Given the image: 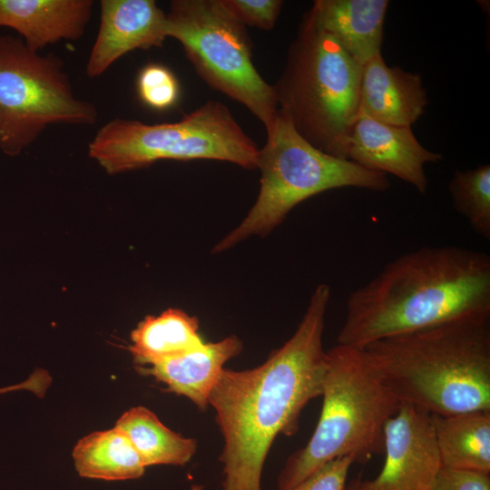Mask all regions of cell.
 Instances as JSON below:
<instances>
[{
	"label": "cell",
	"mask_w": 490,
	"mask_h": 490,
	"mask_svg": "<svg viewBox=\"0 0 490 490\" xmlns=\"http://www.w3.org/2000/svg\"><path fill=\"white\" fill-rule=\"evenodd\" d=\"M329 298V287L318 285L294 334L261 365L220 371L209 405L224 440L222 490H262V469L272 443L279 435H294L303 408L321 396Z\"/></svg>",
	"instance_id": "6da1fadb"
},
{
	"label": "cell",
	"mask_w": 490,
	"mask_h": 490,
	"mask_svg": "<svg viewBox=\"0 0 490 490\" xmlns=\"http://www.w3.org/2000/svg\"><path fill=\"white\" fill-rule=\"evenodd\" d=\"M338 344L379 339L490 314V256L458 246L423 247L387 263L349 293Z\"/></svg>",
	"instance_id": "7a4b0ae2"
},
{
	"label": "cell",
	"mask_w": 490,
	"mask_h": 490,
	"mask_svg": "<svg viewBox=\"0 0 490 490\" xmlns=\"http://www.w3.org/2000/svg\"><path fill=\"white\" fill-rule=\"evenodd\" d=\"M364 349L401 404L438 415L490 410V314L379 339Z\"/></svg>",
	"instance_id": "3957f363"
},
{
	"label": "cell",
	"mask_w": 490,
	"mask_h": 490,
	"mask_svg": "<svg viewBox=\"0 0 490 490\" xmlns=\"http://www.w3.org/2000/svg\"><path fill=\"white\" fill-rule=\"evenodd\" d=\"M322 408L305 446L287 459L277 480L289 490L327 463L351 456L365 463L384 452V427L401 403L364 348L345 345L327 351Z\"/></svg>",
	"instance_id": "277c9868"
},
{
	"label": "cell",
	"mask_w": 490,
	"mask_h": 490,
	"mask_svg": "<svg viewBox=\"0 0 490 490\" xmlns=\"http://www.w3.org/2000/svg\"><path fill=\"white\" fill-rule=\"evenodd\" d=\"M361 73L362 65L304 15L273 85L279 110L312 146L348 160Z\"/></svg>",
	"instance_id": "5b68a950"
},
{
	"label": "cell",
	"mask_w": 490,
	"mask_h": 490,
	"mask_svg": "<svg viewBox=\"0 0 490 490\" xmlns=\"http://www.w3.org/2000/svg\"><path fill=\"white\" fill-rule=\"evenodd\" d=\"M259 151L261 172L257 200L241 223L213 249L224 251L250 235H266L299 203L323 191L353 187L384 191L387 175L327 154L304 140L278 111Z\"/></svg>",
	"instance_id": "8992f818"
},
{
	"label": "cell",
	"mask_w": 490,
	"mask_h": 490,
	"mask_svg": "<svg viewBox=\"0 0 490 490\" xmlns=\"http://www.w3.org/2000/svg\"><path fill=\"white\" fill-rule=\"evenodd\" d=\"M88 151L106 172L116 174L160 160H217L255 169L260 150L228 107L208 101L174 122L112 119L98 130Z\"/></svg>",
	"instance_id": "52a82bcc"
},
{
	"label": "cell",
	"mask_w": 490,
	"mask_h": 490,
	"mask_svg": "<svg viewBox=\"0 0 490 490\" xmlns=\"http://www.w3.org/2000/svg\"><path fill=\"white\" fill-rule=\"evenodd\" d=\"M167 37L176 39L199 76L239 102L268 131L279 111L273 85L252 62L246 28L221 0H173L166 14Z\"/></svg>",
	"instance_id": "ba28073f"
},
{
	"label": "cell",
	"mask_w": 490,
	"mask_h": 490,
	"mask_svg": "<svg viewBox=\"0 0 490 490\" xmlns=\"http://www.w3.org/2000/svg\"><path fill=\"white\" fill-rule=\"evenodd\" d=\"M97 107L77 98L64 61L0 35V151L20 154L51 124L92 125Z\"/></svg>",
	"instance_id": "9c48e42d"
},
{
	"label": "cell",
	"mask_w": 490,
	"mask_h": 490,
	"mask_svg": "<svg viewBox=\"0 0 490 490\" xmlns=\"http://www.w3.org/2000/svg\"><path fill=\"white\" fill-rule=\"evenodd\" d=\"M383 453L380 473L358 478V490H432L442 465L429 413L401 404L385 425Z\"/></svg>",
	"instance_id": "30bf717a"
},
{
	"label": "cell",
	"mask_w": 490,
	"mask_h": 490,
	"mask_svg": "<svg viewBox=\"0 0 490 490\" xmlns=\"http://www.w3.org/2000/svg\"><path fill=\"white\" fill-rule=\"evenodd\" d=\"M425 148L411 127L395 126L359 115L348 141V160L369 171L392 174L421 194L427 191L425 165L442 160Z\"/></svg>",
	"instance_id": "8fae6325"
},
{
	"label": "cell",
	"mask_w": 490,
	"mask_h": 490,
	"mask_svg": "<svg viewBox=\"0 0 490 490\" xmlns=\"http://www.w3.org/2000/svg\"><path fill=\"white\" fill-rule=\"evenodd\" d=\"M101 22L86 64V74L101 76L127 53L162 47L166 14L153 0H101Z\"/></svg>",
	"instance_id": "7c38bea8"
},
{
	"label": "cell",
	"mask_w": 490,
	"mask_h": 490,
	"mask_svg": "<svg viewBox=\"0 0 490 490\" xmlns=\"http://www.w3.org/2000/svg\"><path fill=\"white\" fill-rule=\"evenodd\" d=\"M428 104L422 77L388 66L379 54L362 65L359 115L395 126L411 127Z\"/></svg>",
	"instance_id": "4fadbf2b"
},
{
	"label": "cell",
	"mask_w": 490,
	"mask_h": 490,
	"mask_svg": "<svg viewBox=\"0 0 490 490\" xmlns=\"http://www.w3.org/2000/svg\"><path fill=\"white\" fill-rule=\"evenodd\" d=\"M93 0H0V26L15 30L39 53L63 40L77 41L92 19Z\"/></svg>",
	"instance_id": "5bb4252c"
},
{
	"label": "cell",
	"mask_w": 490,
	"mask_h": 490,
	"mask_svg": "<svg viewBox=\"0 0 490 490\" xmlns=\"http://www.w3.org/2000/svg\"><path fill=\"white\" fill-rule=\"evenodd\" d=\"M387 0H316L305 14L361 65L381 54Z\"/></svg>",
	"instance_id": "9a60e30c"
},
{
	"label": "cell",
	"mask_w": 490,
	"mask_h": 490,
	"mask_svg": "<svg viewBox=\"0 0 490 490\" xmlns=\"http://www.w3.org/2000/svg\"><path fill=\"white\" fill-rule=\"evenodd\" d=\"M241 349V341L230 336L217 342H205L182 356L137 369L166 385L169 391L188 397L199 409L205 410L224 364L238 356Z\"/></svg>",
	"instance_id": "2e32d148"
},
{
	"label": "cell",
	"mask_w": 490,
	"mask_h": 490,
	"mask_svg": "<svg viewBox=\"0 0 490 490\" xmlns=\"http://www.w3.org/2000/svg\"><path fill=\"white\" fill-rule=\"evenodd\" d=\"M430 418L442 467L490 474V410Z\"/></svg>",
	"instance_id": "e0dca14e"
},
{
	"label": "cell",
	"mask_w": 490,
	"mask_h": 490,
	"mask_svg": "<svg viewBox=\"0 0 490 490\" xmlns=\"http://www.w3.org/2000/svg\"><path fill=\"white\" fill-rule=\"evenodd\" d=\"M195 317L177 309L148 316L132 330L129 348L135 363L151 366L182 356L205 342Z\"/></svg>",
	"instance_id": "ac0fdd59"
},
{
	"label": "cell",
	"mask_w": 490,
	"mask_h": 490,
	"mask_svg": "<svg viewBox=\"0 0 490 490\" xmlns=\"http://www.w3.org/2000/svg\"><path fill=\"white\" fill-rule=\"evenodd\" d=\"M73 458L78 475L91 479H136L146 468L128 437L115 427L81 438L73 450Z\"/></svg>",
	"instance_id": "d6986e66"
},
{
	"label": "cell",
	"mask_w": 490,
	"mask_h": 490,
	"mask_svg": "<svg viewBox=\"0 0 490 490\" xmlns=\"http://www.w3.org/2000/svg\"><path fill=\"white\" fill-rule=\"evenodd\" d=\"M114 427L128 437L146 467L184 466L197 449L195 439L169 429L153 412L142 406L124 412Z\"/></svg>",
	"instance_id": "ffe728a7"
},
{
	"label": "cell",
	"mask_w": 490,
	"mask_h": 490,
	"mask_svg": "<svg viewBox=\"0 0 490 490\" xmlns=\"http://www.w3.org/2000/svg\"><path fill=\"white\" fill-rule=\"evenodd\" d=\"M456 211L466 219L472 230L490 240V165L456 170L448 183Z\"/></svg>",
	"instance_id": "44dd1931"
},
{
	"label": "cell",
	"mask_w": 490,
	"mask_h": 490,
	"mask_svg": "<svg viewBox=\"0 0 490 490\" xmlns=\"http://www.w3.org/2000/svg\"><path fill=\"white\" fill-rule=\"evenodd\" d=\"M137 91L146 105L159 111L173 106L180 94L175 75L170 69L159 64H149L140 71Z\"/></svg>",
	"instance_id": "7402d4cb"
},
{
	"label": "cell",
	"mask_w": 490,
	"mask_h": 490,
	"mask_svg": "<svg viewBox=\"0 0 490 490\" xmlns=\"http://www.w3.org/2000/svg\"><path fill=\"white\" fill-rule=\"evenodd\" d=\"M222 5L244 26L270 30L275 26L283 1L221 0Z\"/></svg>",
	"instance_id": "603a6c76"
},
{
	"label": "cell",
	"mask_w": 490,
	"mask_h": 490,
	"mask_svg": "<svg viewBox=\"0 0 490 490\" xmlns=\"http://www.w3.org/2000/svg\"><path fill=\"white\" fill-rule=\"evenodd\" d=\"M354 463L351 456L336 458L289 490H346Z\"/></svg>",
	"instance_id": "cb8c5ba5"
},
{
	"label": "cell",
	"mask_w": 490,
	"mask_h": 490,
	"mask_svg": "<svg viewBox=\"0 0 490 490\" xmlns=\"http://www.w3.org/2000/svg\"><path fill=\"white\" fill-rule=\"evenodd\" d=\"M432 490H490V475L442 467Z\"/></svg>",
	"instance_id": "d4e9b609"
},
{
	"label": "cell",
	"mask_w": 490,
	"mask_h": 490,
	"mask_svg": "<svg viewBox=\"0 0 490 490\" xmlns=\"http://www.w3.org/2000/svg\"><path fill=\"white\" fill-rule=\"evenodd\" d=\"M52 378L48 372L44 369H36L24 381L12 386L0 387V395L8 392L25 389L33 392L37 397H44L47 388L51 384Z\"/></svg>",
	"instance_id": "484cf974"
},
{
	"label": "cell",
	"mask_w": 490,
	"mask_h": 490,
	"mask_svg": "<svg viewBox=\"0 0 490 490\" xmlns=\"http://www.w3.org/2000/svg\"><path fill=\"white\" fill-rule=\"evenodd\" d=\"M346 490H358V478L348 483Z\"/></svg>",
	"instance_id": "4316f807"
},
{
	"label": "cell",
	"mask_w": 490,
	"mask_h": 490,
	"mask_svg": "<svg viewBox=\"0 0 490 490\" xmlns=\"http://www.w3.org/2000/svg\"><path fill=\"white\" fill-rule=\"evenodd\" d=\"M189 490H204V486L199 484H193L190 486Z\"/></svg>",
	"instance_id": "83f0119b"
}]
</instances>
